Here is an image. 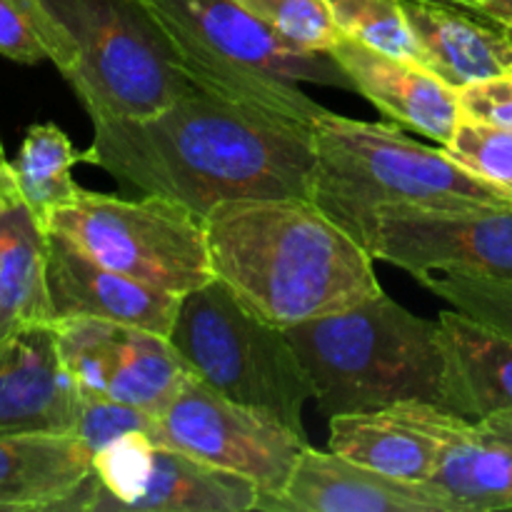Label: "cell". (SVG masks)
Returning <instances> with one entry per match:
<instances>
[{
  "mask_svg": "<svg viewBox=\"0 0 512 512\" xmlns=\"http://www.w3.org/2000/svg\"><path fill=\"white\" fill-rule=\"evenodd\" d=\"M168 338L205 385L305 433L313 383L288 335L250 313L218 278L180 298Z\"/></svg>",
  "mask_w": 512,
  "mask_h": 512,
  "instance_id": "7",
  "label": "cell"
},
{
  "mask_svg": "<svg viewBox=\"0 0 512 512\" xmlns=\"http://www.w3.org/2000/svg\"><path fill=\"white\" fill-rule=\"evenodd\" d=\"M470 10L485 15V18L503 25L505 30H510L512 33V0H480V3L470 5Z\"/></svg>",
  "mask_w": 512,
  "mask_h": 512,
  "instance_id": "31",
  "label": "cell"
},
{
  "mask_svg": "<svg viewBox=\"0 0 512 512\" xmlns=\"http://www.w3.org/2000/svg\"><path fill=\"white\" fill-rule=\"evenodd\" d=\"M48 230L105 268L180 298L215 280L205 218L163 195L125 200L80 188L50 215Z\"/></svg>",
  "mask_w": 512,
  "mask_h": 512,
  "instance_id": "8",
  "label": "cell"
},
{
  "mask_svg": "<svg viewBox=\"0 0 512 512\" xmlns=\"http://www.w3.org/2000/svg\"><path fill=\"white\" fill-rule=\"evenodd\" d=\"M83 158L85 150H75L55 123H35L25 130L10 168L20 198L45 230L50 215L80 193V185L73 180V165L83 163Z\"/></svg>",
  "mask_w": 512,
  "mask_h": 512,
  "instance_id": "23",
  "label": "cell"
},
{
  "mask_svg": "<svg viewBox=\"0 0 512 512\" xmlns=\"http://www.w3.org/2000/svg\"><path fill=\"white\" fill-rule=\"evenodd\" d=\"M465 420L440 405L403 400L330 418L328 448L390 478L430 483Z\"/></svg>",
  "mask_w": 512,
  "mask_h": 512,
  "instance_id": "13",
  "label": "cell"
},
{
  "mask_svg": "<svg viewBox=\"0 0 512 512\" xmlns=\"http://www.w3.org/2000/svg\"><path fill=\"white\" fill-rule=\"evenodd\" d=\"M428 485L450 512L512 510V415L465 420Z\"/></svg>",
  "mask_w": 512,
  "mask_h": 512,
  "instance_id": "22",
  "label": "cell"
},
{
  "mask_svg": "<svg viewBox=\"0 0 512 512\" xmlns=\"http://www.w3.org/2000/svg\"><path fill=\"white\" fill-rule=\"evenodd\" d=\"M420 63L460 90L512 73V33L485 15L448 0H403Z\"/></svg>",
  "mask_w": 512,
  "mask_h": 512,
  "instance_id": "18",
  "label": "cell"
},
{
  "mask_svg": "<svg viewBox=\"0 0 512 512\" xmlns=\"http://www.w3.org/2000/svg\"><path fill=\"white\" fill-rule=\"evenodd\" d=\"M205 233L215 278L275 328L383 293L373 255L310 198L225 200L205 213Z\"/></svg>",
  "mask_w": 512,
  "mask_h": 512,
  "instance_id": "2",
  "label": "cell"
},
{
  "mask_svg": "<svg viewBox=\"0 0 512 512\" xmlns=\"http://www.w3.org/2000/svg\"><path fill=\"white\" fill-rule=\"evenodd\" d=\"M423 285L460 313L512 338V280L435 273L425 278Z\"/></svg>",
  "mask_w": 512,
  "mask_h": 512,
  "instance_id": "26",
  "label": "cell"
},
{
  "mask_svg": "<svg viewBox=\"0 0 512 512\" xmlns=\"http://www.w3.org/2000/svg\"><path fill=\"white\" fill-rule=\"evenodd\" d=\"M73 38L65 70L90 120L148 118L195 88L140 0H45Z\"/></svg>",
  "mask_w": 512,
  "mask_h": 512,
  "instance_id": "6",
  "label": "cell"
},
{
  "mask_svg": "<svg viewBox=\"0 0 512 512\" xmlns=\"http://www.w3.org/2000/svg\"><path fill=\"white\" fill-rule=\"evenodd\" d=\"M448 3H458V5H465V8H470V5L480 3V0H448Z\"/></svg>",
  "mask_w": 512,
  "mask_h": 512,
  "instance_id": "32",
  "label": "cell"
},
{
  "mask_svg": "<svg viewBox=\"0 0 512 512\" xmlns=\"http://www.w3.org/2000/svg\"><path fill=\"white\" fill-rule=\"evenodd\" d=\"M365 248L420 283L435 273L512 280V208L383 210Z\"/></svg>",
  "mask_w": 512,
  "mask_h": 512,
  "instance_id": "12",
  "label": "cell"
},
{
  "mask_svg": "<svg viewBox=\"0 0 512 512\" xmlns=\"http://www.w3.org/2000/svg\"><path fill=\"white\" fill-rule=\"evenodd\" d=\"M93 473L75 433L0 435V512H65Z\"/></svg>",
  "mask_w": 512,
  "mask_h": 512,
  "instance_id": "20",
  "label": "cell"
},
{
  "mask_svg": "<svg viewBox=\"0 0 512 512\" xmlns=\"http://www.w3.org/2000/svg\"><path fill=\"white\" fill-rule=\"evenodd\" d=\"M353 83V93L363 95L383 115L398 125L428 135L445 148L463 120L458 90L440 80L433 70L415 60L393 58L340 35L328 50Z\"/></svg>",
  "mask_w": 512,
  "mask_h": 512,
  "instance_id": "17",
  "label": "cell"
},
{
  "mask_svg": "<svg viewBox=\"0 0 512 512\" xmlns=\"http://www.w3.org/2000/svg\"><path fill=\"white\" fill-rule=\"evenodd\" d=\"M313 140L310 200L360 245L368 243L383 210L512 208V195L450 158L445 148L408 138L398 125L323 110L313 120Z\"/></svg>",
  "mask_w": 512,
  "mask_h": 512,
  "instance_id": "3",
  "label": "cell"
},
{
  "mask_svg": "<svg viewBox=\"0 0 512 512\" xmlns=\"http://www.w3.org/2000/svg\"><path fill=\"white\" fill-rule=\"evenodd\" d=\"M45 273L53 323L65 318H98L168 338L178 318L180 295L148 288L105 268L55 230H48Z\"/></svg>",
  "mask_w": 512,
  "mask_h": 512,
  "instance_id": "14",
  "label": "cell"
},
{
  "mask_svg": "<svg viewBox=\"0 0 512 512\" xmlns=\"http://www.w3.org/2000/svg\"><path fill=\"white\" fill-rule=\"evenodd\" d=\"M445 150L460 165L512 195V130L463 118Z\"/></svg>",
  "mask_w": 512,
  "mask_h": 512,
  "instance_id": "28",
  "label": "cell"
},
{
  "mask_svg": "<svg viewBox=\"0 0 512 512\" xmlns=\"http://www.w3.org/2000/svg\"><path fill=\"white\" fill-rule=\"evenodd\" d=\"M55 340L80 398L163 413L193 375L170 338L98 318L55 320Z\"/></svg>",
  "mask_w": 512,
  "mask_h": 512,
  "instance_id": "11",
  "label": "cell"
},
{
  "mask_svg": "<svg viewBox=\"0 0 512 512\" xmlns=\"http://www.w3.org/2000/svg\"><path fill=\"white\" fill-rule=\"evenodd\" d=\"M250 480L195 460L150 433H128L93 453V473L65 512H253Z\"/></svg>",
  "mask_w": 512,
  "mask_h": 512,
  "instance_id": "9",
  "label": "cell"
},
{
  "mask_svg": "<svg viewBox=\"0 0 512 512\" xmlns=\"http://www.w3.org/2000/svg\"><path fill=\"white\" fill-rule=\"evenodd\" d=\"M80 403L53 323L28 325L0 343V435L73 433Z\"/></svg>",
  "mask_w": 512,
  "mask_h": 512,
  "instance_id": "16",
  "label": "cell"
},
{
  "mask_svg": "<svg viewBox=\"0 0 512 512\" xmlns=\"http://www.w3.org/2000/svg\"><path fill=\"white\" fill-rule=\"evenodd\" d=\"M260 23L305 50L328 53L340 38L328 0H235Z\"/></svg>",
  "mask_w": 512,
  "mask_h": 512,
  "instance_id": "27",
  "label": "cell"
},
{
  "mask_svg": "<svg viewBox=\"0 0 512 512\" xmlns=\"http://www.w3.org/2000/svg\"><path fill=\"white\" fill-rule=\"evenodd\" d=\"M260 512H450L428 483H408L353 463L343 455L305 448L283 493L258 500Z\"/></svg>",
  "mask_w": 512,
  "mask_h": 512,
  "instance_id": "15",
  "label": "cell"
},
{
  "mask_svg": "<svg viewBox=\"0 0 512 512\" xmlns=\"http://www.w3.org/2000/svg\"><path fill=\"white\" fill-rule=\"evenodd\" d=\"M198 88L313 125L323 105L300 83L353 90L330 53L280 38L235 0H140Z\"/></svg>",
  "mask_w": 512,
  "mask_h": 512,
  "instance_id": "5",
  "label": "cell"
},
{
  "mask_svg": "<svg viewBox=\"0 0 512 512\" xmlns=\"http://www.w3.org/2000/svg\"><path fill=\"white\" fill-rule=\"evenodd\" d=\"M325 418L368 413L403 400L443 408L445 350L440 325L385 293L340 313L285 328Z\"/></svg>",
  "mask_w": 512,
  "mask_h": 512,
  "instance_id": "4",
  "label": "cell"
},
{
  "mask_svg": "<svg viewBox=\"0 0 512 512\" xmlns=\"http://www.w3.org/2000/svg\"><path fill=\"white\" fill-rule=\"evenodd\" d=\"M0 55L23 65L50 60L63 75L73 63V38L45 0H0Z\"/></svg>",
  "mask_w": 512,
  "mask_h": 512,
  "instance_id": "24",
  "label": "cell"
},
{
  "mask_svg": "<svg viewBox=\"0 0 512 512\" xmlns=\"http://www.w3.org/2000/svg\"><path fill=\"white\" fill-rule=\"evenodd\" d=\"M73 433L93 453L128 433H150L158 438L153 413H145V410L133 408V405L115 403V400L105 398H83L78 425H75Z\"/></svg>",
  "mask_w": 512,
  "mask_h": 512,
  "instance_id": "29",
  "label": "cell"
},
{
  "mask_svg": "<svg viewBox=\"0 0 512 512\" xmlns=\"http://www.w3.org/2000/svg\"><path fill=\"white\" fill-rule=\"evenodd\" d=\"M155 433L195 460L250 480L260 490L258 500L283 493L300 453L308 448L305 433L225 398L195 375L155 415Z\"/></svg>",
  "mask_w": 512,
  "mask_h": 512,
  "instance_id": "10",
  "label": "cell"
},
{
  "mask_svg": "<svg viewBox=\"0 0 512 512\" xmlns=\"http://www.w3.org/2000/svg\"><path fill=\"white\" fill-rule=\"evenodd\" d=\"M83 163L203 215L225 200L310 198L313 125L195 85L148 118L95 120Z\"/></svg>",
  "mask_w": 512,
  "mask_h": 512,
  "instance_id": "1",
  "label": "cell"
},
{
  "mask_svg": "<svg viewBox=\"0 0 512 512\" xmlns=\"http://www.w3.org/2000/svg\"><path fill=\"white\" fill-rule=\"evenodd\" d=\"M340 35L393 58L420 63L403 0H328Z\"/></svg>",
  "mask_w": 512,
  "mask_h": 512,
  "instance_id": "25",
  "label": "cell"
},
{
  "mask_svg": "<svg viewBox=\"0 0 512 512\" xmlns=\"http://www.w3.org/2000/svg\"><path fill=\"white\" fill-rule=\"evenodd\" d=\"M45 268L48 230L20 198L0 140V343L28 325L53 323Z\"/></svg>",
  "mask_w": 512,
  "mask_h": 512,
  "instance_id": "19",
  "label": "cell"
},
{
  "mask_svg": "<svg viewBox=\"0 0 512 512\" xmlns=\"http://www.w3.org/2000/svg\"><path fill=\"white\" fill-rule=\"evenodd\" d=\"M445 350L443 408L468 420L512 415V338L460 310L438 318Z\"/></svg>",
  "mask_w": 512,
  "mask_h": 512,
  "instance_id": "21",
  "label": "cell"
},
{
  "mask_svg": "<svg viewBox=\"0 0 512 512\" xmlns=\"http://www.w3.org/2000/svg\"><path fill=\"white\" fill-rule=\"evenodd\" d=\"M458 100L463 118L512 130V73L465 85L458 90Z\"/></svg>",
  "mask_w": 512,
  "mask_h": 512,
  "instance_id": "30",
  "label": "cell"
}]
</instances>
